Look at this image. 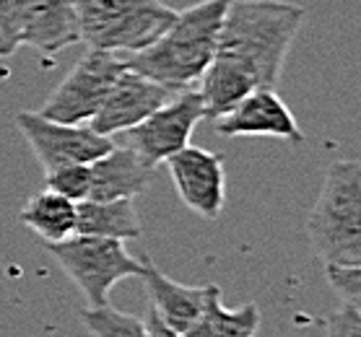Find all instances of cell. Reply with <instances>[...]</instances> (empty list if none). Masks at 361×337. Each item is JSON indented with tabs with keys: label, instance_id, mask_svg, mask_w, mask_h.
Masks as SVG:
<instances>
[{
	"label": "cell",
	"instance_id": "cell-1",
	"mask_svg": "<svg viewBox=\"0 0 361 337\" xmlns=\"http://www.w3.org/2000/svg\"><path fill=\"white\" fill-rule=\"evenodd\" d=\"M304 8L286 0H229L216 58L237 68L255 89H276L302 29Z\"/></svg>",
	"mask_w": 361,
	"mask_h": 337
},
{
	"label": "cell",
	"instance_id": "cell-2",
	"mask_svg": "<svg viewBox=\"0 0 361 337\" xmlns=\"http://www.w3.org/2000/svg\"><path fill=\"white\" fill-rule=\"evenodd\" d=\"M226 6L229 0H200L190 8L177 11L172 24L148 47L125 55V65L154 78L174 94L195 89L216 55Z\"/></svg>",
	"mask_w": 361,
	"mask_h": 337
},
{
	"label": "cell",
	"instance_id": "cell-3",
	"mask_svg": "<svg viewBox=\"0 0 361 337\" xmlns=\"http://www.w3.org/2000/svg\"><path fill=\"white\" fill-rule=\"evenodd\" d=\"M307 236L325 265H361V164L333 161L325 174Z\"/></svg>",
	"mask_w": 361,
	"mask_h": 337
},
{
	"label": "cell",
	"instance_id": "cell-4",
	"mask_svg": "<svg viewBox=\"0 0 361 337\" xmlns=\"http://www.w3.org/2000/svg\"><path fill=\"white\" fill-rule=\"evenodd\" d=\"M174 16L177 11L161 0H75L83 44L123 58L148 47Z\"/></svg>",
	"mask_w": 361,
	"mask_h": 337
},
{
	"label": "cell",
	"instance_id": "cell-5",
	"mask_svg": "<svg viewBox=\"0 0 361 337\" xmlns=\"http://www.w3.org/2000/svg\"><path fill=\"white\" fill-rule=\"evenodd\" d=\"M47 249L83 293L89 309L107 304L109 291L120 280L143 275V257H133L120 239L71 234L63 241H49Z\"/></svg>",
	"mask_w": 361,
	"mask_h": 337
},
{
	"label": "cell",
	"instance_id": "cell-6",
	"mask_svg": "<svg viewBox=\"0 0 361 337\" xmlns=\"http://www.w3.org/2000/svg\"><path fill=\"white\" fill-rule=\"evenodd\" d=\"M125 68V58L117 52L86 47L71 73L58 83V89L49 94L42 115L66 125H89L97 115L102 101L107 99L109 89L120 70Z\"/></svg>",
	"mask_w": 361,
	"mask_h": 337
},
{
	"label": "cell",
	"instance_id": "cell-7",
	"mask_svg": "<svg viewBox=\"0 0 361 337\" xmlns=\"http://www.w3.org/2000/svg\"><path fill=\"white\" fill-rule=\"evenodd\" d=\"M200 120H205L203 99L197 89H185L120 135L128 148H133L148 166L157 169L177 151L190 146L192 130Z\"/></svg>",
	"mask_w": 361,
	"mask_h": 337
},
{
	"label": "cell",
	"instance_id": "cell-8",
	"mask_svg": "<svg viewBox=\"0 0 361 337\" xmlns=\"http://www.w3.org/2000/svg\"><path fill=\"white\" fill-rule=\"evenodd\" d=\"M16 127L44 174L68 164H91L115 146V138L99 135L89 125L55 122L42 112H18Z\"/></svg>",
	"mask_w": 361,
	"mask_h": 337
},
{
	"label": "cell",
	"instance_id": "cell-9",
	"mask_svg": "<svg viewBox=\"0 0 361 337\" xmlns=\"http://www.w3.org/2000/svg\"><path fill=\"white\" fill-rule=\"evenodd\" d=\"M177 195L195 215L214 221L226 203V172L224 156L200 146H185L164 161Z\"/></svg>",
	"mask_w": 361,
	"mask_h": 337
},
{
	"label": "cell",
	"instance_id": "cell-10",
	"mask_svg": "<svg viewBox=\"0 0 361 337\" xmlns=\"http://www.w3.org/2000/svg\"><path fill=\"white\" fill-rule=\"evenodd\" d=\"M172 96L174 91L125 65L112 83L107 99L102 101L99 112L91 117L89 127L97 130L99 135L115 138L120 132L130 130L140 120H146L151 112H157Z\"/></svg>",
	"mask_w": 361,
	"mask_h": 337
},
{
	"label": "cell",
	"instance_id": "cell-11",
	"mask_svg": "<svg viewBox=\"0 0 361 337\" xmlns=\"http://www.w3.org/2000/svg\"><path fill=\"white\" fill-rule=\"evenodd\" d=\"M216 130L226 138H276L299 146L302 127L276 89H255L229 112L216 117Z\"/></svg>",
	"mask_w": 361,
	"mask_h": 337
},
{
	"label": "cell",
	"instance_id": "cell-12",
	"mask_svg": "<svg viewBox=\"0 0 361 337\" xmlns=\"http://www.w3.org/2000/svg\"><path fill=\"white\" fill-rule=\"evenodd\" d=\"M75 42H81L75 0H26L18 47L58 55Z\"/></svg>",
	"mask_w": 361,
	"mask_h": 337
},
{
	"label": "cell",
	"instance_id": "cell-13",
	"mask_svg": "<svg viewBox=\"0 0 361 337\" xmlns=\"http://www.w3.org/2000/svg\"><path fill=\"white\" fill-rule=\"evenodd\" d=\"M89 172H91L89 200H120V198L135 200L148 189L157 169L148 166L125 143H115L104 156L91 161Z\"/></svg>",
	"mask_w": 361,
	"mask_h": 337
},
{
	"label": "cell",
	"instance_id": "cell-14",
	"mask_svg": "<svg viewBox=\"0 0 361 337\" xmlns=\"http://www.w3.org/2000/svg\"><path fill=\"white\" fill-rule=\"evenodd\" d=\"M140 280L146 283L148 304L159 312V317L174 327L177 332L188 329L192 322L203 314L205 296H208V286H185L172 280L166 272H161L148 257H143V275Z\"/></svg>",
	"mask_w": 361,
	"mask_h": 337
},
{
	"label": "cell",
	"instance_id": "cell-15",
	"mask_svg": "<svg viewBox=\"0 0 361 337\" xmlns=\"http://www.w3.org/2000/svg\"><path fill=\"white\" fill-rule=\"evenodd\" d=\"M73 234H89V236L120 239L130 241L140 239V226L135 200H81L75 203V231Z\"/></svg>",
	"mask_w": 361,
	"mask_h": 337
},
{
	"label": "cell",
	"instance_id": "cell-16",
	"mask_svg": "<svg viewBox=\"0 0 361 337\" xmlns=\"http://www.w3.org/2000/svg\"><path fill=\"white\" fill-rule=\"evenodd\" d=\"M18 218L37 236L44 239V244L63 241L75 231V203L52 189H42L34 198H29Z\"/></svg>",
	"mask_w": 361,
	"mask_h": 337
},
{
	"label": "cell",
	"instance_id": "cell-17",
	"mask_svg": "<svg viewBox=\"0 0 361 337\" xmlns=\"http://www.w3.org/2000/svg\"><path fill=\"white\" fill-rule=\"evenodd\" d=\"M203 314L214 337H255L260 327V306L247 301L239 309H226L221 304V288L216 283L208 286Z\"/></svg>",
	"mask_w": 361,
	"mask_h": 337
},
{
	"label": "cell",
	"instance_id": "cell-18",
	"mask_svg": "<svg viewBox=\"0 0 361 337\" xmlns=\"http://www.w3.org/2000/svg\"><path fill=\"white\" fill-rule=\"evenodd\" d=\"M81 322L94 337H146L143 319L107 304L97 309H83Z\"/></svg>",
	"mask_w": 361,
	"mask_h": 337
},
{
	"label": "cell",
	"instance_id": "cell-19",
	"mask_svg": "<svg viewBox=\"0 0 361 337\" xmlns=\"http://www.w3.org/2000/svg\"><path fill=\"white\" fill-rule=\"evenodd\" d=\"M44 189H52V192H58V195L73 200V203L89 200V189H91L89 164H68L52 169V172L44 174Z\"/></svg>",
	"mask_w": 361,
	"mask_h": 337
},
{
	"label": "cell",
	"instance_id": "cell-20",
	"mask_svg": "<svg viewBox=\"0 0 361 337\" xmlns=\"http://www.w3.org/2000/svg\"><path fill=\"white\" fill-rule=\"evenodd\" d=\"M328 283L341 298V306L361 304V265H325Z\"/></svg>",
	"mask_w": 361,
	"mask_h": 337
},
{
	"label": "cell",
	"instance_id": "cell-21",
	"mask_svg": "<svg viewBox=\"0 0 361 337\" xmlns=\"http://www.w3.org/2000/svg\"><path fill=\"white\" fill-rule=\"evenodd\" d=\"M26 0H0V34L8 39L13 50H18V34L24 21Z\"/></svg>",
	"mask_w": 361,
	"mask_h": 337
},
{
	"label": "cell",
	"instance_id": "cell-22",
	"mask_svg": "<svg viewBox=\"0 0 361 337\" xmlns=\"http://www.w3.org/2000/svg\"><path fill=\"white\" fill-rule=\"evenodd\" d=\"M325 337H361V314L356 306H341L328 317Z\"/></svg>",
	"mask_w": 361,
	"mask_h": 337
},
{
	"label": "cell",
	"instance_id": "cell-23",
	"mask_svg": "<svg viewBox=\"0 0 361 337\" xmlns=\"http://www.w3.org/2000/svg\"><path fill=\"white\" fill-rule=\"evenodd\" d=\"M143 329H146V337H182V332L169 327L151 304H148L146 317H143Z\"/></svg>",
	"mask_w": 361,
	"mask_h": 337
},
{
	"label": "cell",
	"instance_id": "cell-24",
	"mask_svg": "<svg viewBox=\"0 0 361 337\" xmlns=\"http://www.w3.org/2000/svg\"><path fill=\"white\" fill-rule=\"evenodd\" d=\"M182 337H214L211 335V327H208V319H205V314H200L188 329H182Z\"/></svg>",
	"mask_w": 361,
	"mask_h": 337
},
{
	"label": "cell",
	"instance_id": "cell-25",
	"mask_svg": "<svg viewBox=\"0 0 361 337\" xmlns=\"http://www.w3.org/2000/svg\"><path fill=\"white\" fill-rule=\"evenodd\" d=\"M13 52H16V50H13V47L8 44V39L0 34V58H8V55H13Z\"/></svg>",
	"mask_w": 361,
	"mask_h": 337
}]
</instances>
